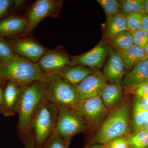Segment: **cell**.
Listing matches in <instances>:
<instances>
[{
    "label": "cell",
    "instance_id": "cell-1",
    "mask_svg": "<svg viewBox=\"0 0 148 148\" xmlns=\"http://www.w3.org/2000/svg\"><path fill=\"white\" fill-rule=\"evenodd\" d=\"M47 76L44 81H37L22 86L17 110L18 129L22 135L30 131L34 112L40 102L43 100L47 85Z\"/></svg>",
    "mask_w": 148,
    "mask_h": 148
},
{
    "label": "cell",
    "instance_id": "cell-2",
    "mask_svg": "<svg viewBox=\"0 0 148 148\" xmlns=\"http://www.w3.org/2000/svg\"><path fill=\"white\" fill-rule=\"evenodd\" d=\"M47 76L37 64L15 54L8 62L2 64L0 80H8L23 86L37 81H44Z\"/></svg>",
    "mask_w": 148,
    "mask_h": 148
},
{
    "label": "cell",
    "instance_id": "cell-3",
    "mask_svg": "<svg viewBox=\"0 0 148 148\" xmlns=\"http://www.w3.org/2000/svg\"><path fill=\"white\" fill-rule=\"evenodd\" d=\"M130 107L124 103L117 106L108 115L95 137V143L107 145L122 138L129 131Z\"/></svg>",
    "mask_w": 148,
    "mask_h": 148
},
{
    "label": "cell",
    "instance_id": "cell-4",
    "mask_svg": "<svg viewBox=\"0 0 148 148\" xmlns=\"http://www.w3.org/2000/svg\"><path fill=\"white\" fill-rule=\"evenodd\" d=\"M58 108L53 103L43 100L33 114L30 130H33L37 148H40L55 129Z\"/></svg>",
    "mask_w": 148,
    "mask_h": 148
},
{
    "label": "cell",
    "instance_id": "cell-5",
    "mask_svg": "<svg viewBox=\"0 0 148 148\" xmlns=\"http://www.w3.org/2000/svg\"><path fill=\"white\" fill-rule=\"evenodd\" d=\"M47 85L43 100L57 107L73 109L79 102L75 86L61 78L58 75L47 76Z\"/></svg>",
    "mask_w": 148,
    "mask_h": 148
},
{
    "label": "cell",
    "instance_id": "cell-6",
    "mask_svg": "<svg viewBox=\"0 0 148 148\" xmlns=\"http://www.w3.org/2000/svg\"><path fill=\"white\" fill-rule=\"evenodd\" d=\"M85 123L82 117L75 110L65 107H59L54 130L68 146L72 137L84 129Z\"/></svg>",
    "mask_w": 148,
    "mask_h": 148
},
{
    "label": "cell",
    "instance_id": "cell-7",
    "mask_svg": "<svg viewBox=\"0 0 148 148\" xmlns=\"http://www.w3.org/2000/svg\"><path fill=\"white\" fill-rule=\"evenodd\" d=\"M62 1L38 0L34 3L27 16V25L24 32H30L44 18L59 15Z\"/></svg>",
    "mask_w": 148,
    "mask_h": 148
},
{
    "label": "cell",
    "instance_id": "cell-8",
    "mask_svg": "<svg viewBox=\"0 0 148 148\" xmlns=\"http://www.w3.org/2000/svg\"><path fill=\"white\" fill-rule=\"evenodd\" d=\"M111 48L108 43L101 42L86 53L74 57L68 66L81 65L98 71L105 63Z\"/></svg>",
    "mask_w": 148,
    "mask_h": 148
},
{
    "label": "cell",
    "instance_id": "cell-9",
    "mask_svg": "<svg viewBox=\"0 0 148 148\" xmlns=\"http://www.w3.org/2000/svg\"><path fill=\"white\" fill-rule=\"evenodd\" d=\"M73 109L90 123L100 121L108 111L99 96L79 101Z\"/></svg>",
    "mask_w": 148,
    "mask_h": 148
},
{
    "label": "cell",
    "instance_id": "cell-10",
    "mask_svg": "<svg viewBox=\"0 0 148 148\" xmlns=\"http://www.w3.org/2000/svg\"><path fill=\"white\" fill-rule=\"evenodd\" d=\"M107 79L103 73L97 71L75 86L79 101L100 96Z\"/></svg>",
    "mask_w": 148,
    "mask_h": 148
},
{
    "label": "cell",
    "instance_id": "cell-11",
    "mask_svg": "<svg viewBox=\"0 0 148 148\" xmlns=\"http://www.w3.org/2000/svg\"><path fill=\"white\" fill-rule=\"evenodd\" d=\"M9 45L14 53L35 63L47 52L45 47L31 39L15 38Z\"/></svg>",
    "mask_w": 148,
    "mask_h": 148
},
{
    "label": "cell",
    "instance_id": "cell-12",
    "mask_svg": "<svg viewBox=\"0 0 148 148\" xmlns=\"http://www.w3.org/2000/svg\"><path fill=\"white\" fill-rule=\"evenodd\" d=\"M70 59L67 56L55 51H47L38 61V66L46 75H58L65 67L69 66Z\"/></svg>",
    "mask_w": 148,
    "mask_h": 148
},
{
    "label": "cell",
    "instance_id": "cell-13",
    "mask_svg": "<svg viewBox=\"0 0 148 148\" xmlns=\"http://www.w3.org/2000/svg\"><path fill=\"white\" fill-rule=\"evenodd\" d=\"M108 58L103 73L111 84H120L125 73L123 63L114 49H110Z\"/></svg>",
    "mask_w": 148,
    "mask_h": 148
},
{
    "label": "cell",
    "instance_id": "cell-14",
    "mask_svg": "<svg viewBox=\"0 0 148 148\" xmlns=\"http://www.w3.org/2000/svg\"><path fill=\"white\" fill-rule=\"evenodd\" d=\"M22 86L10 81L6 86L0 106V112L6 116L17 113Z\"/></svg>",
    "mask_w": 148,
    "mask_h": 148
},
{
    "label": "cell",
    "instance_id": "cell-15",
    "mask_svg": "<svg viewBox=\"0 0 148 148\" xmlns=\"http://www.w3.org/2000/svg\"><path fill=\"white\" fill-rule=\"evenodd\" d=\"M96 71L88 67L81 65L67 66L59 72L58 75L62 79L75 86Z\"/></svg>",
    "mask_w": 148,
    "mask_h": 148
},
{
    "label": "cell",
    "instance_id": "cell-16",
    "mask_svg": "<svg viewBox=\"0 0 148 148\" xmlns=\"http://www.w3.org/2000/svg\"><path fill=\"white\" fill-rule=\"evenodd\" d=\"M121 59L125 70L132 69L139 62L147 59L145 49L134 45L124 50H115Z\"/></svg>",
    "mask_w": 148,
    "mask_h": 148
},
{
    "label": "cell",
    "instance_id": "cell-17",
    "mask_svg": "<svg viewBox=\"0 0 148 148\" xmlns=\"http://www.w3.org/2000/svg\"><path fill=\"white\" fill-rule=\"evenodd\" d=\"M148 82V59L139 62L127 73L123 79L125 88Z\"/></svg>",
    "mask_w": 148,
    "mask_h": 148
},
{
    "label": "cell",
    "instance_id": "cell-18",
    "mask_svg": "<svg viewBox=\"0 0 148 148\" xmlns=\"http://www.w3.org/2000/svg\"><path fill=\"white\" fill-rule=\"evenodd\" d=\"M123 96V88L120 84H109L104 87L100 97L106 108H115L120 103Z\"/></svg>",
    "mask_w": 148,
    "mask_h": 148
},
{
    "label": "cell",
    "instance_id": "cell-19",
    "mask_svg": "<svg viewBox=\"0 0 148 148\" xmlns=\"http://www.w3.org/2000/svg\"><path fill=\"white\" fill-rule=\"evenodd\" d=\"M27 19L18 16H10L0 21V35L12 36L25 31Z\"/></svg>",
    "mask_w": 148,
    "mask_h": 148
},
{
    "label": "cell",
    "instance_id": "cell-20",
    "mask_svg": "<svg viewBox=\"0 0 148 148\" xmlns=\"http://www.w3.org/2000/svg\"><path fill=\"white\" fill-rule=\"evenodd\" d=\"M104 36L109 39L122 32L127 30L125 16L119 13L107 18L103 25Z\"/></svg>",
    "mask_w": 148,
    "mask_h": 148
},
{
    "label": "cell",
    "instance_id": "cell-21",
    "mask_svg": "<svg viewBox=\"0 0 148 148\" xmlns=\"http://www.w3.org/2000/svg\"><path fill=\"white\" fill-rule=\"evenodd\" d=\"M109 44L115 50H124L134 45V39L131 32L127 30L109 39Z\"/></svg>",
    "mask_w": 148,
    "mask_h": 148
},
{
    "label": "cell",
    "instance_id": "cell-22",
    "mask_svg": "<svg viewBox=\"0 0 148 148\" xmlns=\"http://www.w3.org/2000/svg\"><path fill=\"white\" fill-rule=\"evenodd\" d=\"M144 2L145 0L119 1V13L125 16L132 13L145 14L144 9Z\"/></svg>",
    "mask_w": 148,
    "mask_h": 148
},
{
    "label": "cell",
    "instance_id": "cell-23",
    "mask_svg": "<svg viewBox=\"0 0 148 148\" xmlns=\"http://www.w3.org/2000/svg\"><path fill=\"white\" fill-rule=\"evenodd\" d=\"M148 120V111L140 108L135 104L133 108L132 125L135 132L141 130Z\"/></svg>",
    "mask_w": 148,
    "mask_h": 148
},
{
    "label": "cell",
    "instance_id": "cell-24",
    "mask_svg": "<svg viewBox=\"0 0 148 148\" xmlns=\"http://www.w3.org/2000/svg\"><path fill=\"white\" fill-rule=\"evenodd\" d=\"M128 145L131 148H146L148 147V133L140 130L130 137Z\"/></svg>",
    "mask_w": 148,
    "mask_h": 148
},
{
    "label": "cell",
    "instance_id": "cell-25",
    "mask_svg": "<svg viewBox=\"0 0 148 148\" xmlns=\"http://www.w3.org/2000/svg\"><path fill=\"white\" fill-rule=\"evenodd\" d=\"M97 1L103 8L107 18L119 13V1L116 0H97Z\"/></svg>",
    "mask_w": 148,
    "mask_h": 148
},
{
    "label": "cell",
    "instance_id": "cell-26",
    "mask_svg": "<svg viewBox=\"0 0 148 148\" xmlns=\"http://www.w3.org/2000/svg\"><path fill=\"white\" fill-rule=\"evenodd\" d=\"M9 44L0 37V62L5 64L13 58L15 55Z\"/></svg>",
    "mask_w": 148,
    "mask_h": 148
},
{
    "label": "cell",
    "instance_id": "cell-27",
    "mask_svg": "<svg viewBox=\"0 0 148 148\" xmlns=\"http://www.w3.org/2000/svg\"><path fill=\"white\" fill-rule=\"evenodd\" d=\"M143 14L132 13L125 16L127 29L130 32L142 29V20Z\"/></svg>",
    "mask_w": 148,
    "mask_h": 148
},
{
    "label": "cell",
    "instance_id": "cell-28",
    "mask_svg": "<svg viewBox=\"0 0 148 148\" xmlns=\"http://www.w3.org/2000/svg\"><path fill=\"white\" fill-rule=\"evenodd\" d=\"M67 147L64 140L54 130L45 142L43 148H67Z\"/></svg>",
    "mask_w": 148,
    "mask_h": 148
},
{
    "label": "cell",
    "instance_id": "cell-29",
    "mask_svg": "<svg viewBox=\"0 0 148 148\" xmlns=\"http://www.w3.org/2000/svg\"><path fill=\"white\" fill-rule=\"evenodd\" d=\"M130 32L134 39V44L144 48L148 42V32L142 29Z\"/></svg>",
    "mask_w": 148,
    "mask_h": 148
},
{
    "label": "cell",
    "instance_id": "cell-30",
    "mask_svg": "<svg viewBox=\"0 0 148 148\" xmlns=\"http://www.w3.org/2000/svg\"><path fill=\"white\" fill-rule=\"evenodd\" d=\"M107 145L106 148H127L129 145L127 140L123 137L115 139Z\"/></svg>",
    "mask_w": 148,
    "mask_h": 148
},
{
    "label": "cell",
    "instance_id": "cell-31",
    "mask_svg": "<svg viewBox=\"0 0 148 148\" xmlns=\"http://www.w3.org/2000/svg\"><path fill=\"white\" fill-rule=\"evenodd\" d=\"M22 140L25 148H36L34 136L32 133V130H30L27 134L22 135Z\"/></svg>",
    "mask_w": 148,
    "mask_h": 148
},
{
    "label": "cell",
    "instance_id": "cell-32",
    "mask_svg": "<svg viewBox=\"0 0 148 148\" xmlns=\"http://www.w3.org/2000/svg\"><path fill=\"white\" fill-rule=\"evenodd\" d=\"M135 92L137 96L148 97V82L137 85Z\"/></svg>",
    "mask_w": 148,
    "mask_h": 148
},
{
    "label": "cell",
    "instance_id": "cell-33",
    "mask_svg": "<svg viewBox=\"0 0 148 148\" xmlns=\"http://www.w3.org/2000/svg\"><path fill=\"white\" fill-rule=\"evenodd\" d=\"M13 4V1L0 0V18L4 16Z\"/></svg>",
    "mask_w": 148,
    "mask_h": 148
},
{
    "label": "cell",
    "instance_id": "cell-34",
    "mask_svg": "<svg viewBox=\"0 0 148 148\" xmlns=\"http://www.w3.org/2000/svg\"><path fill=\"white\" fill-rule=\"evenodd\" d=\"M135 103L142 109L148 111V97L136 95Z\"/></svg>",
    "mask_w": 148,
    "mask_h": 148
},
{
    "label": "cell",
    "instance_id": "cell-35",
    "mask_svg": "<svg viewBox=\"0 0 148 148\" xmlns=\"http://www.w3.org/2000/svg\"><path fill=\"white\" fill-rule=\"evenodd\" d=\"M148 32V15L143 14L142 20V29Z\"/></svg>",
    "mask_w": 148,
    "mask_h": 148
},
{
    "label": "cell",
    "instance_id": "cell-36",
    "mask_svg": "<svg viewBox=\"0 0 148 148\" xmlns=\"http://www.w3.org/2000/svg\"><path fill=\"white\" fill-rule=\"evenodd\" d=\"M88 148H106V146L102 144H95Z\"/></svg>",
    "mask_w": 148,
    "mask_h": 148
},
{
    "label": "cell",
    "instance_id": "cell-37",
    "mask_svg": "<svg viewBox=\"0 0 148 148\" xmlns=\"http://www.w3.org/2000/svg\"><path fill=\"white\" fill-rule=\"evenodd\" d=\"M144 9L145 14L148 15V0H145L144 2Z\"/></svg>",
    "mask_w": 148,
    "mask_h": 148
},
{
    "label": "cell",
    "instance_id": "cell-38",
    "mask_svg": "<svg viewBox=\"0 0 148 148\" xmlns=\"http://www.w3.org/2000/svg\"><path fill=\"white\" fill-rule=\"evenodd\" d=\"M4 90H3L1 88H0V106L2 102L3 95Z\"/></svg>",
    "mask_w": 148,
    "mask_h": 148
},
{
    "label": "cell",
    "instance_id": "cell-39",
    "mask_svg": "<svg viewBox=\"0 0 148 148\" xmlns=\"http://www.w3.org/2000/svg\"><path fill=\"white\" fill-rule=\"evenodd\" d=\"M141 130H145V131L146 132L148 133V120L146 122L145 124L144 125L143 128H142Z\"/></svg>",
    "mask_w": 148,
    "mask_h": 148
},
{
    "label": "cell",
    "instance_id": "cell-40",
    "mask_svg": "<svg viewBox=\"0 0 148 148\" xmlns=\"http://www.w3.org/2000/svg\"><path fill=\"white\" fill-rule=\"evenodd\" d=\"M144 49H145L147 58L148 59V42L147 43V44L145 46Z\"/></svg>",
    "mask_w": 148,
    "mask_h": 148
},
{
    "label": "cell",
    "instance_id": "cell-41",
    "mask_svg": "<svg viewBox=\"0 0 148 148\" xmlns=\"http://www.w3.org/2000/svg\"><path fill=\"white\" fill-rule=\"evenodd\" d=\"M2 64L0 62V73H1V66H2ZM0 82H1V80H0Z\"/></svg>",
    "mask_w": 148,
    "mask_h": 148
},
{
    "label": "cell",
    "instance_id": "cell-42",
    "mask_svg": "<svg viewBox=\"0 0 148 148\" xmlns=\"http://www.w3.org/2000/svg\"><path fill=\"white\" fill-rule=\"evenodd\" d=\"M148 148V147H147V148Z\"/></svg>",
    "mask_w": 148,
    "mask_h": 148
},
{
    "label": "cell",
    "instance_id": "cell-43",
    "mask_svg": "<svg viewBox=\"0 0 148 148\" xmlns=\"http://www.w3.org/2000/svg\"></svg>",
    "mask_w": 148,
    "mask_h": 148
}]
</instances>
